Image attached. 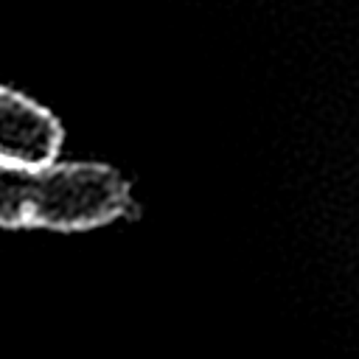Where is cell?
<instances>
[{"instance_id": "1", "label": "cell", "mask_w": 359, "mask_h": 359, "mask_svg": "<svg viewBox=\"0 0 359 359\" xmlns=\"http://www.w3.org/2000/svg\"><path fill=\"white\" fill-rule=\"evenodd\" d=\"M129 208V185L101 163L22 165L0 160V227L90 230Z\"/></svg>"}, {"instance_id": "2", "label": "cell", "mask_w": 359, "mask_h": 359, "mask_svg": "<svg viewBox=\"0 0 359 359\" xmlns=\"http://www.w3.org/2000/svg\"><path fill=\"white\" fill-rule=\"evenodd\" d=\"M62 146L59 121L36 101L0 84V160L48 165Z\"/></svg>"}]
</instances>
